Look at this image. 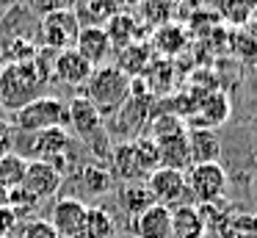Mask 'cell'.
Wrapping results in <instances>:
<instances>
[{
    "instance_id": "obj_38",
    "label": "cell",
    "mask_w": 257,
    "mask_h": 238,
    "mask_svg": "<svg viewBox=\"0 0 257 238\" xmlns=\"http://www.w3.org/2000/svg\"><path fill=\"white\" fill-rule=\"evenodd\" d=\"M6 66V55H3V50H0V69Z\"/></svg>"
},
{
    "instance_id": "obj_5",
    "label": "cell",
    "mask_w": 257,
    "mask_h": 238,
    "mask_svg": "<svg viewBox=\"0 0 257 238\" xmlns=\"http://www.w3.org/2000/svg\"><path fill=\"white\" fill-rule=\"evenodd\" d=\"M185 191L202 205L218 202L227 191V172L218 161L213 164H191L185 175Z\"/></svg>"
},
{
    "instance_id": "obj_29",
    "label": "cell",
    "mask_w": 257,
    "mask_h": 238,
    "mask_svg": "<svg viewBox=\"0 0 257 238\" xmlns=\"http://www.w3.org/2000/svg\"><path fill=\"white\" fill-rule=\"evenodd\" d=\"M221 238H257V216L254 213H235L218 224Z\"/></svg>"
},
{
    "instance_id": "obj_17",
    "label": "cell",
    "mask_w": 257,
    "mask_h": 238,
    "mask_svg": "<svg viewBox=\"0 0 257 238\" xmlns=\"http://www.w3.org/2000/svg\"><path fill=\"white\" fill-rule=\"evenodd\" d=\"M102 31H105L111 47H116V50L139 42V20H136L133 14H127V11H116V14L102 25Z\"/></svg>"
},
{
    "instance_id": "obj_14",
    "label": "cell",
    "mask_w": 257,
    "mask_h": 238,
    "mask_svg": "<svg viewBox=\"0 0 257 238\" xmlns=\"http://www.w3.org/2000/svg\"><path fill=\"white\" fill-rule=\"evenodd\" d=\"M111 164H113V175L122 177V183H144L150 172L144 169L139 158V149H136V141H124L116 144L111 149Z\"/></svg>"
},
{
    "instance_id": "obj_32",
    "label": "cell",
    "mask_w": 257,
    "mask_h": 238,
    "mask_svg": "<svg viewBox=\"0 0 257 238\" xmlns=\"http://www.w3.org/2000/svg\"><path fill=\"white\" fill-rule=\"evenodd\" d=\"M139 11H141V20L144 22H150L152 28H161V25H166V22H172L169 17H172L174 6L169 3V0H141Z\"/></svg>"
},
{
    "instance_id": "obj_13",
    "label": "cell",
    "mask_w": 257,
    "mask_h": 238,
    "mask_svg": "<svg viewBox=\"0 0 257 238\" xmlns=\"http://www.w3.org/2000/svg\"><path fill=\"white\" fill-rule=\"evenodd\" d=\"M91 69H94V66H91L75 47L61 50V53H56V58H53V77H58L64 86H86V81L91 77Z\"/></svg>"
},
{
    "instance_id": "obj_3",
    "label": "cell",
    "mask_w": 257,
    "mask_h": 238,
    "mask_svg": "<svg viewBox=\"0 0 257 238\" xmlns=\"http://www.w3.org/2000/svg\"><path fill=\"white\" fill-rule=\"evenodd\" d=\"M50 127H67V105L58 97L42 94L14 114V130L17 133L34 136V133L50 130Z\"/></svg>"
},
{
    "instance_id": "obj_20",
    "label": "cell",
    "mask_w": 257,
    "mask_h": 238,
    "mask_svg": "<svg viewBox=\"0 0 257 238\" xmlns=\"http://www.w3.org/2000/svg\"><path fill=\"white\" fill-rule=\"evenodd\" d=\"M205 235V221L199 208L194 205H177L172 210V238H202Z\"/></svg>"
},
{
    "instance_id": "obj_19",
    "label": "cell",
    "mask_w": 257,
    "mask_h": 238,
    "mask_svg": "<svg viewBox=\"0 0 257 238\" xmlns=\"http://www.w3.org/2000/svg\"><path fill=\"white\" fill-rule=\"evenodd\" d=\"M196 114H199V122L194 127H218L221 122H227L229 116V100L224 92H210L199 100L196 105Z\"/></svg>"
},
{
    "instance_id": "obj_2",
    "label": "cell",
    "mask_w": 257,
    "mask_h": 238,
    "mask_svg": "<svg viewBox=\"0 0 257 238\" xmlns=\"http://www.w3.org/2000/svg\"><path fill=\"white\" fill-rule=\"evenodd\" d=\"M133 94V81L119 69L116 64H102L91 69V77L86 81V97L91 100L102 119H111Z\"/></svg>"
},
{
    "instance_id": "obj_16",
    "label": "cell",
    "mask_w": 257,
    "mask_h": 238,
    "mask_svg": "<svg viewBox=\"0 0 257 238\" xmlns=\"http://www.w3.org/2000/svg\"><path fill=\"white\" fill-rule=\"evenodd\" d=\"M185 138H188L191 164H213L221 152V141H218L216 130H210V127H191L185 133Z\"/></svg>"
},
{
    "instance_id": "obj_37",
    "label": "cell",
    "mask_w": 257,
    "mask_h": 238,
    "mask_svg": "<svg viewBox=\"0 0 257 238\" xmlns=\"http://www.w3.org/2000/svg\"><path fill=\"white\" fill-rule=\"evenodd\" d=\"M249 31L257 36V11H254V17H251V22H249Z\"/></svg>"
},
{
    "instance_id": "obj_25",
    "label": "cell",
    "mask_w": 257,
    "mask_h": 238,
    "mask_svg": "<svg viewBox=\"0 0 257 238\" xmlns=\"http://www.w3.org/2000/svg\"><path fill=\"white\" fill-rule=\"evenodd\" d=\"M25 169H28V158L20 152H9L0 158V186L6 191H14V188H23L25 180Z\"/></svg>"
},
{
    "instance_id": "obj_10",
    "label": "cell",
    "mask_w": 257,
    "mask_h": 238,
    "mask_svg": "<svg viewBox=\"0 0 257 238\" xmlns=\"http://www.w3.org/2000/svg\"><path fill=\"white\" fill-rule=\"evenodd\" d=\"M64 183V175L47 161H28V169H25V180L23 188L31 194L34 199H50L58 194Z\"/></svg>"
},
{
    "instance_id": "obj_22",
    "label": "cell",
    "mask_w": 257,
    "mask_h": 238,
    "mask_svg": "<svg viewBox=\"0 0 257 238\" xmlns=\"http://www.w3.org/2000/svg\"><path fill=\"white\" fill-rule=\"evenodd\" d=\"M188 44V33H185V28L180 25V22H166V25L155 28L152 31V44L150 47H155L161 55H177L180 50Z\"/></svg>"
},
{
    "instance_id": "obj_11",
    "label": "cell",
    "mask_w": 257,
    "mask_h": 238,
    "mask_svg": "<svg viewBox=\"0 0 257 238\" xmlns=\"http://www.w3.org/2000/svg\"><path fill=\"white\" fill-rule=\"evenodd\" d=\"M130 235H136V238H172V208L152 202L136 219H130Z\"/></svg>"
},
{
    "instance_id": "obj_35",
    "label": "cell",
    "mask_w": 257,
    "mask_h": 238,
    "mask_svg": "<svg viewBox=\"0 0 257 238\" xmlns=\"http://www.w3.org/2000/svg\"><path fill=\"white\" fill-rule=\"evenodd\" d=\"M14 147H17V130H14V125L9 119L0 116V158L14 152Z\"/></svg>"
},
{
    "instance_id": "obj_40",
    "label": "cell",
    "mask_w": 257,
    "mask_h": 238,
    "mask_svg": "<svg viewBox=\"0 0 257 238\" xmlns=\"http://www.w3.org/2000/svg\"><path fill=\"white\" fill-rule=\"evenodd\" d=\"M116 238H136V235H130V232H127V235H116Z\"/></svg>"
},
{
    "instance_id": "obj_34",
    "label": "cell",
    "mask_w": 257,
    "mask_h": 238,
    "mask_svg": "<svg viewBox=\"0 0 257 238\" xmlns=\"http://www.w3.org/2000/svg\"><path fill=\"white\" fill-rule=\"evenodd\" d=\"M20 238H58L50 221L45 219H28L20 230Z\"/></svg>"
},
{
    "instance_id": "obj_42",
    "label": "cell",
    "mask_w": 257,
    "mask_h": 238,
    "mask_svg": "<svg viewBox=\"0 0 257 238\" xmlns=\"http://www.w3.org/2000/svg\"><path fill=\"white\" fill-rule=\"evenodd\" d=\"M254 127H257V116H254Z\"/></svg>"
},
{
    "instance_id": "obj_23",
    "label": "cell",
    "mask_w": 257,
    "mask_h": 238,
    "mask_svg": "<svg viewBox=\"0 0 257 238\" xmlns=\"http://www.w3.org/2000/svg\"><path fill=\"white\" fill-rule=\"evenodd\" d=\"M185 133H188V130H185ZM185 133L172 136V138H163V141H155L158 144V158H161V166H169V169H177V172H183L185 166H191L188 138H185Z\"/></svg>"
},
{
    "instance_id": "obj_28",
    "label": "cell",
    "mask_w": 257,
    "mask_h": 238,
    "mask_svg": "<svg viewBox=\"0 0 257 238\" xmlns=\"http://www.w3.org/2000/svg\"><path fill=\"white\" fill-rule=\"evenodd\" d=\"M185 133V122L180 119V114H155L147 125V136L152 141H163V138H172Z\"/></svg>"
},
{
    "instance_id": "obj_27",
    "label": "cell",
    "mask_w": 257,
    "mask_h": 238,
    "mask_svg": "<svg viewBox=\"0 0 257 238\" xmlns=\"http://www.w3.org/2000/svg\"><path fill=\"white\" fill-rule=\"evenodd\" d=\"M113 183V172L108 166H100V161L80 166V186L89 194H105Z\"/></svg>"
},
{
    "instance_id": "obj_33",
    "label": "cell",
    "mask_w": 257,
    "mask_h": 238,
    "mask_svg": "<svg viewBox=\"0 0 257 238\" xmlns=\"http://www.w3.org/2000/svg\"><path fill=\"white\" fill-rule=\"evenodd\" d=\"M20 3H23L31 14H36L42 20V17L56 14V11H75L78 0H20Z\"/></svg>"
},
{
    "instance_id": "obj_12",
    "label": "cell",
    "mask_w": 257,
    "mask_h": 238,
    "mask_svg": "<svg viewBox=\"0 0 257 238\" xmlns=\"http://www.w3.org/2000/svg\"><path fill=\"white\" fill-rule=\"evenodd\" d=\"M67 125L72 127V133L78 138H86V141H89L91 136H97V133L102 130V116H100V111L91 105V100L86 97V94H80V97H72L67 105Z\"/></svg>"
},
{
    "instance_id": "obj_41",
    "label": "cell",
    "mask_w": 257,
    "mask_h": 238,
    "mask_svg": "<svg viewBox=\"0 0 257 238\" xmlns=\"http://www.w3.org/2000/svg\"><path fill=\"white\" fill-rule=\"evenodd\" d=\"M169 3H172V6H174V3H183V0H169Z\"/></svg>"
},
{
    "instance_id": "obj_1",
    "label": "cell",
    "mask_w": 257,
    "mask_h": 238,
    "mask_svg": "<svg viewBox=\"0 0 257 238\" xmlns=\"http://www.w3.org/2000/svg\"><path fill=\"white\" fill-rule=\"evenodd\" d=\"M53 50L39 47L31 61H14L0 69V105L17 114L31 100L42 97V89L53 77Z\"/></svg>"
},
{
    "instance_id": "obj_4",
    "label": "cell",
    "mask_w": 257,
    "mask_h": 238,
    "mask_svg": "<svg viewBox=\"0 0 257 238\" xmlns=\"http://www.w3.org/2000/svg\"><path fill=\"white\" fill-rule=\"evenodd\" d=\"M80 33V22L75 11H56V14H47L39 20L36 25V44L53 53H61V50L75 47V39Z\"/></svg>"
},
{
    "instance_id": "obj_30",
    "label": "cell",
    "mask_w": 257,
    "mask_h": 238,
    "mask_svg": "<svg viewBox=\"0 0 257 238\" xmlns=\"http://www.w3.org/2000/svg\"><path fill=\"white\" fill-rule=\"evenodd\" d=\"M86 230H89L94 238H113L116 235V219H113L102 205H89V213H86Z\"/></svg>"
},
{
    "instance_id": "obj_31",
    "label": "cell",
    "mask_w": 257,
    "mask_h": 238,
    "mask_svg": "<svg viewBox=\"0 0 257 238\" xmlns=\"http://www.w3.org/2000/svg\"><path fill=\"white\" fill-rule=\"evenodd\" d=\"M229 44H232V53L243 64H257V36L249 28H235L229 33Z\"/></svg>"
},
{
    "instance_id": "obj_8",
    "label": "cell",
    "mask_w": 257,
    "mask_h": 238,
    "mask_svg": "<svg viewBox=\"0 0 257 238\" xmlns=\"http://www.w3.org/2000/svg\"><path fill=\"white\" fill-rule=\"evenodd\" d=\"M147 191H150L152 202L158 205H172V202H180L185 197V172H177V169H169V166H158L155 172H150L144 180Z\"/></svg>"
},
{
    "instance_id": "obj_6",
    "label": "cell",
    "mask_w": 257,
    "mask_h": 238,
    "mask_svg": "<svg viewBox=\"0 0 257 238\" xmlns=\"http://www.w3.org/2000/svg\"><path fill=\"white\" fill-rule=\"evenodd\" d=\"M72 147H75V138L67 133V127H50V130H42L31 136V155H34V161H47L61 175L69 169Z\"/></svg>"
},
{
    "instance_id": "obj_21",
    "label": "cell",
    "mask_w": 257,
    "mask_h": 238,
    "mask_svg": "<svg viewBox=\"0 0 257 238\" xmlns=\"http://www.w3.org/2000/svg\"><path fill=\"white\" fill-rule=\"evenodd\" d=\"M150 64H152V47L144 44V42L127 44V47H122L119 55H116V66L130 77V81H133L136 75H144Z\"/></svg>"
},
{
    "instance_id": "obj_7",
    "label": "cell",
    "mask_w": 257,
    "mask_h": 238,
    "mask_svg": "<svg viewBox=\"0 0 257 238\" xmlns=\"http://www.w3.org/2000/svg\"><path fill=\"white\" fill-rule=\"evenodd\" d=\"M147 119H150V94L147 92H133L127 97V103L111 116V130L122 133V136L139 138V133L144 130Z\"/></svg>"
},
{
    "instance_id": "obj_39",
    "label": "cell",
    "mask_w": 257,
    "mask_h": 238,
    "mask_svg": "<svg viewBox=\"0 0 257 238\" xmlns=\"http://www.w3.org/2000/svg\"><path fill=\"white\" fill-rule=\"evenodd\" d=\"M205 3H210V6H221L224 0H205Z\"/></svg>"
},
{
    "instance_id": "obj_18",
    "label": "cell",
    "mask_w": 257,
    "mask_h": 238,
    "mask_svg": "<svg viewBox=\"0 0 257 238\" xmlns=\"http://www.w3.org/2000/svg\"><path fill=\"white\" fill-rule=\"evenodd\" d=\"M119 3H122V0H78L75 14H78L80 28H86V25L102 28L116 11H122Z\"/></svg>"
},
{
    "instance_id": "obj_15",
    "label": "cell",
    "mask_w": 257,
    "mask_h": 238,
    "mask_svg": "<svg viewBox=\"0 0 257 238\" xmlns=\"http://www.w3.org/2000/svg\"><path fill=\"white\" fill-rule=\"evenodd\" d=\"M75 50H78V53L83 55L91 66L108 64V58H111V53H113V47H111V42H108L105 31H102V28H94V25L80 28L78 39H75Z\"/></svg>"
},
{
    "instance_id": "obj_24",
    "label": "cell",
    "mask_w": 257,
    "mask_h": 238,
    "mask_svg": "<svg viewBox=\"0 0 257 238\" xmlns=\"http://www.w3.org/2000/svg\"><path fill=\"white\" fill-rule=\"evenodd\" d=\"M150 205H152V197L144 183H122L119 186V208H124L127 219H136Z\"/></svg>"
},
{
    "instance_id": "obj_36",
    "label": "cell",
    "mask_w": 257,
    "mask_h": 238,
    "mask_svg": "<svg viewBox=\"0 0 257 238\" xmlns=\"http://www.w3.org/2000/svg\"><path fill=\"white\" fill-rule=\"evenodd\" d=\"M3 208H9V191L0 186V210H3Z\"/></svg>"
},
{
    "instance_id": "obj_26",
    "label": "cell",
    "mask_w": 257,
    "mask_h": 238,
    "mask_svg": "<svg viewBox=\"0 0 257 238\" xmlns=\"http://www.w3.org/2000/svg\"><path fill=\"white\" fill-rule=\"evenodd\" d=\"M254 11H257V0H224L218 6L221 20L232 28H249Z\"/></svg>"
},
{
    "instance_id": "obj_9",
    "label": "cell",
    "mask_w": 257,
    "mask_h": 238,
    "mask_svg": "<svg viewBox=\"0 0 257 238\" xmlns=\"http://www.w3.org/2000/svg\"><path fill=\"white\" fill-rule=\"evenodd\" d=\"M86 213H89V205L78 197H64L53 205L50 213V224L56 230L58 238H75L80 230L86 227Z\"/></svg>"
}]
</instances>
